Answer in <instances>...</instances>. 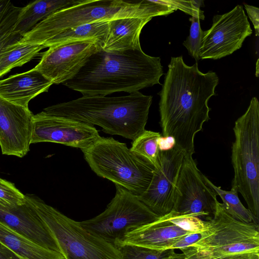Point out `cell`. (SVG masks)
<instances>
[{
	"instance_id": "6da1fadb",
	"label": "cell",
	"mask_w": 259,
	"mask_h": 259,
	"mask_svg": "<svg viewBox=\"0 0 259 259\" xmlns=\"http://www.w3.org/2000/svg\"><path fill=\"white\" fill-rule=\"evenodd\" d=\"M162 89L158 93L160 125L164 138L192 155L194 140L209 119L208 101L215 95L219 77L214 72L202 73L197 63L188 66L183 57L171 58Z\"/></svg>"
},
{
	"instance_id": "7a4b0ae2",
	"label": "cell",
	"mask_w": 259,
	"mask_h": 259,
	"mask_svg": "<svg viewBox=\"0 0 259 259\" xmlns=\"http://www.w3.org/2000/svg\"><path fill=\"white\" fill-rule=\"evenodd\" d=\"M159 57L142 50L106 52L92 55L71 79L63 83L83 96H107L115 92L130 94L160 84L163 74Z\"/></svg>"
},
{
	"instance_id": "3957f363",
	"label": "cell",
	"mask_w": 259,
	"mask_h": 259,
	"mask_svg": "<svg viewBox=\"0 0 259 259\" xmlns=\"http://www.w3.org/2000/svg\"><path fill=\"white\" fill-rule=\"evenodd\" d=\"M152 96L139 92L118 97L83 96L49 106L47 114L86 124L98 125L104 132L133 141L145 130Z\"/></svg>"
},
{
	"instance_id": "277c9868",
	"label": "cell",
	"mask_w": 259,
	"mask_h": 259,
	"mask_svg": "<svg viewBox=\"0 0 259 259\" xmlns=\"http://www.w3.org/2000/svg\"><path fill=\"white\" fill-rule=\"evenodd\" d=\"M156 16L155 6L150 0H79L37 23L18 42L41 46L54 36L81 25L125 17Z\"/></svg>"
},
{
	"instance_id": "5b68a950",
	"label": "cell",
	"mask_w": 259,
	"mask_h": 259,
	"mask_svg": "<svg viewBox=\"0 0 259 259\" xmlns=\"http://www.w3.org/2000/svg\"><path fill=\"white\" fill-rule=\"evenodd\" d=\"M202 236L181 250L183 259H259V226L239 221L218 201Z\"/></svg>"
},
{
	"instance_id": "8992f818",
	"label": "cell",
	"mask_w": 259,
	"mask_h": 259,
	"mask_svg": "<svg viewBox=\"0 0 259 259\" xmlns=\"http://www.w3.org/2000/svg\"><path fill=\"white\" fill-rule=\"evenodd\" d=\"M89 166L98 176L112 181L139 197L148 189L154 165L113 138L100 137L81 150Z\"/></svg>"
},
{
	"instance_id": "52a82bcc",
	"label": "cell",
	"mask_w": 259,
	"mask_h": 259,
	"mask_svg": "<svg viewBox=\"0 0 259 259\" xmlns=\"http://www.w3.org/2000/svg\"><path fill=\"white\" fill-rule=\"evenodd\" d=\"M233 131L232 188L240 193L248 209L259 220V103L256 97L235 121Z\"/></svg>"
},
{
	"instance_id": "ba28073f",
	"label": "cell",
	"mask_w": 259,
	"mask_h": 259,
	"mask_svg": "<svg viewBox=\"0 0 259 259\" xmlns=\"http://www.w3.org/2000/svg\"><path fill=\"white\" fill-rule=\"evenodd\" d=\"M35 212L56 240L65 259H122L117 247L82 228L39 198L25 195Z\"/></svg>"
},
{
	"instance_id": "9c48e42d",
	"label": "cell",
	"mask_w": 259,
	"mask_h": 259,
	"mask_svg": "<svg viewBox=\"0 0 259 259\" xmlns=\"http://www.w3.org/2000/svg\"><path fill=\"white\" fill-rule=\"evenodd\" d=\"M116 193L106 209L79 224L84 229L115 245L130 230L160 217L123 187L115 185Z\"/></svg>"
},
{
	"instance_id": "30bf717a",
	"label": "cell",
	"mask_w": 259,
	"mask_h": 259,
	"mask_svg": "<svg viewBox=\"0 0 259 259\" xmlns=\"http://www.w3.org/2000/svg\"><path fill=\"white\" fill-rule=\"evenodd\" d=\"M197 167L192 155L185 154L179 172L171 212L207 220L215 211L218 195Z\"/></svg>"
},
{
	"instance_id": "8fae6325",
	"label": "cell",
	"mask_w": 259,
	"mask_h": 259,
	"mask_svg": "<svg viewBox=\"0 0 259 259\" xmlns=\"http://www.w3.org/2000/svg\"><path fill=\"white\" fill-rule=\"evenodd\" d=\"M210 29L203 31L199 58L219 59L239 49L252 30L243 7L237 5L223 15H216Z\"/></svg>"
},
{
	"instance_id": "7c38bea8",
	"label": "cell",
	"mask_w": 259,
	"mask_h": 259,
	"mask_svg": "<svg viewBox=\"0 0 259 259\" xmlns=\"http://www.w3.org/2000/svg\"><path fill=\"white\" fill-rule=\"evenodd\" d=\"M176 145L159 150L151 183L147 190L137 197L159 217L169 213L174 204L176 184L185 155Z\"/></svg>"
},
{
	"instance_id": "4fadbf2b",
	"label": "cell",
	"mask_w": 259,
	"mask_h": 259,
	"mask_svg": "<svg viewBox=\"0 0 259 259\" xmlns=\"http://www.w3.org/2000/svg\"><path fill=\"white\" fill-rule=\"evenodd\" d=\"M101 49L97 39L76 41L49 48L33 68L53 84L63 83L72 78L89 58Z\"/></svg>"
},
{
	"instance_id": "5bb4252c",
	"label": "cell",
	"mask_w": 259,
	"mask_h": 259,
	"mask_svg": "<svg viewBox=\"0 0 259 259\" xmlns=\"http://www.w3.org/2000/svg\"><path fill=\"white\" fill-rule=\"evenodd\" d=\"M100 137L92 125L49 115L43 111L33 115L31 144L53 142L82 150L93 145Z\"/></svg>"
},
{
	"instance_id": "9a60e30c",
	"label": "cell",
	"mask_w": 259,
	"mask_h": 259,
	"mask_svg": "<svg viewBox=\"0 0 259 259\" xmlns=\"http://www.w3.org/2000/svg\"><path fill=\"white\" fill-rule=\"evenodd\" d=\"M33 115L29 108L0 97V147L3 154L21 158L29 151Z\"/></svg>"
},
{
	"instance_id": "2e32d148",
	"label": "cell",
	"mask_w": 259,
	"mask_h": 259,
	"mask_svg": "<svg viewBox=\"0 0 259 259\" xmlns=\"http://www.w3.org/2000/svg\"><path fill=\"white\" fill-rule=\"evenodd\" d=\"M0 222L39 245L60 253L51 232L26 202L15 208L0 202Z\"/></svg>"
},
{
	"instance_id": "e0dca14e",
	"label": "cell",
	"mask_w": 259,
	"mask_h": 259,
	"mask_svg": "<svg viewBox=\"0 0 259 259\" xmlns=\"http://www.w3.org/2000/svg\"><path fill=\"white\" fill-rule=\"evenodd\" d=\"M191 233L169 222L165 215L128 232L115 245L130 244L164 250L182 237Z\"/></svg>"
},
{
	"instance_id": "ac0fdd59",
	"label": "cell",
	"mask_w": 259,
	"mask_h": 259,
	"mask_svg": "<svg viewBox=\"0 0 259 259\" xmlns=\"http://www.w3.org/2000/svg\"><path fill=\"white\" fill-rule=\"evenodd\" d=\"M52 82L33 68L0 80V97L15 104L29 108V102L47 92Z\"/></svg>"
},
{
	"instance_id": "d6986e66",
	"label": "cell",
	"mask_w": 259,
	"mask_h": 259,
	"mask_svg": "<svg viewBox=\"0 0 259 259\" xmlns=\"http://www.w3.org/2000/svg\"><path fill=\"white\" fill-rule=\"evenodd\" d=\"M151 19L150 17H125L109 20L101 49L106 52L141 49L140 35L142 29Z\"/></svg>"
},
{
	"instance_id": "ffe728a7",
	"label": "cell",
	"mask_w": 259,
	"mask_h": 259,
	"mask_svg": "<svg viewBox=\"0 0 259 259\" xmlns=\"http://www.w3.org/2000/svg\"><path fill=\"white\" fill-rule=\"evenodd\" d=\"M79 0H36L21 7L12 32L21 36L50 15Z\"/></svg>"
},
{
	"instance_id": "44dd1931",
	"label": "cell",
	"mask_w": 259,
	"mask_h": 259,
	"mask_svg": "<svg viewBox=\"0 0 259 259\" xmlns=\"http://www.w3.org/2000/svg\"><path fill=\"white\" fill-rule=\"evenodd\" d=\"M0 243L22 259H65L61 253L39 245L1 222Z\"/></svg>"
},
{
	"instance_id": "7402d4cb",
	"label": "cell",
	"mask_w": 259,
	"mask_h": 259,
	"mask_svg": "<svg viewBox=\"0 0 259 259\" xmlns=\"http://www.w3.org/2000/svg\"><path fill=\"white\" fill-rule=\"evenodd\" d=\"M109 20L81 25L63 31L49 39L41 46L44 48L70 42L97 39L101 44L106 36Z\"/></svg>"
},
{
	"instance_id": "603a6c76",
	"label": "cell",
	"mask_w": 259,
	"mask_h": 259,
	"mask_svg": "<svg viewBox=\"0 0 259 259\" xmlns=\"http://www.w3.org/2000/svg\"><path fill=\"white\" fill-rule=\"evenodd\" d=\"M42 46L17 41L9 45L0 52V78L12 69L20 67L37 56Z\"/></svg>"
},
{
	"instance_id": "cb8c5ba5",
	"label": "cell",
	"mask_w": 259,
	"mask_h": 259,
	"mask_svg": "<svg viewBox=\"0 0 259 259\" xmlns=\"http://www.w3.org/2000/svg\"><path fill=\"white\" fill-rule=\"evenodd\" d=\"M212 186L223 201L222 205L226 211L234 219L244 223H253L258 225L257 220L241 202L238 191L234 188L230 191L222 190L220 187Z\"/></svg>"
},
{
	"instance_id": "d4e9b609",
	"label": "cell",
	"mask_w": 259,
	"mask_h": 259,
	"mask_svg": "<svg viewBox=\"0 0 259 259\" xmlns=\"http://www.w3.org/2000/svg\"><path fill=\"white\" fill-rule=\"evenodd\" d=\"M122 259H183L182 253L175 249L158 250L136 245L122 244L116 246Z\"/></svg>"
},
{
	"instance_id": "484cf974",
	"label": "cell",
	"mask_w": 259,
	"mask_h": 259,
	"mask_svg": "<svg viewBox=\"0 0 259 259\" xmlns=\"http://www.w3.org/2000/svg\"><path fill=\"white\" fill-rule=\"evenodd\" d=\"M161 138L159 133L145 130L133 141L131 149L144 157L155 165L160 150L159 141Z\"/></svg>"
},
{
	"instance_id": "4316f807",
	"label": "cell",
	"mask_w": 259,
	"mask_h": 259,
	"mask_svg": "<svg viewBox=\"0 0 259 259\" xmlns=\"http://www.w3.org/2000/svg\"><path fill=\"white\" fill-rule=\"evenodd\" d=\"M165 216L172 224L190 233H202L207 229L205 221L196 217L178 214L171 211Z\"/></svg>"
},
{
	"instance_id": "83f0119b",
	"label": "cell",
	"mask_w": 259,
	"mask_h": 259,
	"mask_svg": "<svg viewBox=\"0 0 259 259\" xmlns=\"http://www.w3.org/2000/svg\"><path fill=\"white\" fill-rule=\"evenodd\" d=\"M199 20V17L196 16H191L189 19L191 23L189 35L183 44L189 54L195 59L196 63L200 60L199 51L204 31L201 29Z\"/></svg>"
},
{
	"instance_id": "f1b7e54d",
	"label": "cell",
	"mask_w": 259,
	"mask_h": 259,
	"mask_svg": "<svg viewBox=\"0 0 259 259\" xmlns=\"http://www.w3.org/2000/svg\"><path fill=\"white\" fill-rule=\"evenodd\" d=\"M0 202L11 207H18L25 204V195L14 184L0 178Z\"/></svg>"
},
{
	"instance_id": "f546056e",
	"label": "cell",
	"mask_w": 259,
	"mask_h": 259,
	"mask_svg": "<svg viewBox=\"0 0 259 259\" xmlns=\"http://www.w3.org/2000/svg\"><path fill=\"white\" fill-rule=\"evenodd\" d=\"M21 9L10 0H0V36L12 30Z\"/></svg>"
},
{
	"instance_id": "4dcf8cb0",
	"label": "cell",
	"mask_w": 259,
	"mask_h": 259,
	"mask_svg": "<svg viewBox=\"0 0 259 259\" xmlns=\"http://www.w3.org/2000/svg\"><path fill=\"white\" fill-rule=\"evenodd\" d=\"M167 3L176 10L180 9L191 16H196L199 19H204L203 11L200 9L203 5V1H167Z\"/></svg>"
},
{
	"instance_id": "1f68e13d",
	"label": "cell",
	"mask_w": 259,
	"mask_h": 259,
	"mask_svg": "<svg viewBox=\"0 0 259 259\" xmlns=\"http://www.w3.org/2000/svg\"><path fill=\"white\" fill-rule=\"evenodd\" d=\"M202 236V233H189L176 241L169 248L172 249H180L186 248L193 244Z\"/></svg>"
},
{
	"instance_id": "d6a6232c",
	"label": "cell",
	"mask_w": 259,
	"mask_h": 259,
	"mask_svg": "<svg viewBox=\"0 0 259 259\" xmlns=\"http://www.w3.org/2000/svg\"><path fill=\"white\" fill-rule=\"evenodd\" d=\"M248 16L252 22L256 36L259 35V9L257 7L244 4Z\"/></svg>"
},
{
	"instance_id": "836d02e7",
	"label": "cell",
	"mask_w": 259,
	"mask_h": 259,
	"mask_svg": "<svg viewBox=\"0 0 259 259\" xmlns=\"http://www.w3.org/2000/svg\"><path fill=\"white\" fill-rule=\"evenodd\" d=\"M21 37L20 35L15 33L12 31L0 36V52L7 46L19 40Z\"/></svg>"
},
{
	"instance_id": "e575fe53",
	"label": "cell",
	"mask_w": 259,
	"mask_h": 259,
	"mask_svg": "<svg viewBox=\"0 0 259 259\" xmlns=\"http://www.w3.org/2000/svg\"><path fill=\"white\" fill-rule=\"evenodd\" d=\"M0 259H22L14 251L0 243Z\"/></svg>"
},
{
	"instance_id": "d590c367",
	"label": "cell",
	"mask_w": 259,
	"mask_h": 259,
	"mask_svg": "<svg viewBox=\"0 0 259 259\" xmlns=\"http://www.w3.org/2000/svg\"><path fill=\"white\" fill-rule=\"evenodd\" d=\"M258 60H257V63H256V73H258Z\"/></svg>"
}]
</instances>
